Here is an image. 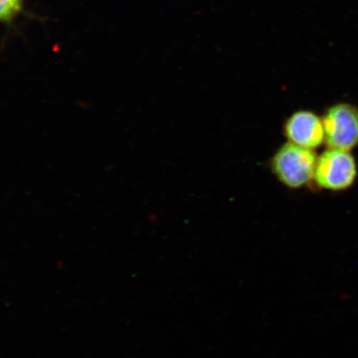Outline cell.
I'll return each instance as SVG.
<instances>
[{
  "label": "cell",
  "instance_id": "cell-3",
  "mask_svg": "<svg viewBox=\"0 0 358 358\" xmlns=\"http://www.w3.org/2000/svg\"><path fill=\"white\" fill-rule=\"evenodd\" d=\"M328 148L351 151L358 145V108L349 103L329 107L322 116Z\"/></svg>",
  "mask_w": 358,
  "mask_h": 358
},
{
  "label": "cell",
  "instance_id": "cell-4",
  "mask_svg": "<svg viewBox=\"0 0 358 358\" xmlns=\"http://www.w3.org/2000/svg\"><path fill=\"white\" fill-rule=\"evenodd\" d=\"M284 132L294 145L315 150L325 144L323 120L310 110L295 112L286 120Z\"/></svg>",
  "mask_w": 358,
  "mask_h": 358
},
{
  "label": "cell",
  "instance_id": "cell-1",
  "mask_svg": "<svg viewBox=\"0 0 358 358\" xmlns=\"http://www.w3.org/2000/svg\"><path fill=\"white\" fill-rule=\"evenodd\" d=\"M317 159L315 150L288 142L273 156L272 172L289 189H301L313 181Z\"/></svg>",
  "mask_w": 358,
  "mask_h": 358
},
{
  "label": "cell",
  "instance_id": "cell-2",
  "mask_svg": "<svg viewBox=\"0 0 358 358\" xmlns=\"http://www.w3.org/2000/svg\"><path fill=\"white\" fill-rule=\"evenodd\" d=\"M357 173L351 151L328 148L317 156L313 181L321 189L343 192L355 185Z\"/></svg>",
  "mask_w": 358,
  "mask_h": 358
},
{
  "label": "cell",
  "instance_id": "cell-5",
  "mask_svg": "<svg viewBox=\"0 0 358 358\" xmlns=\"http://www.w3.org/2000/svg\"><path fill=\"white\" fill-rule=\"evenodd\" d=\"M24 0H0V22L10 24L20 15Z\"/></svg>",
  "mask_w": 358,
  "mask_h": 358
}]
</instances>
